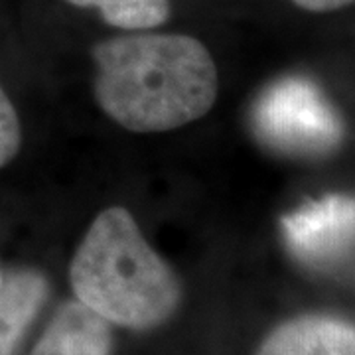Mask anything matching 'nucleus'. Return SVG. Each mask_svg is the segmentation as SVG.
Returning <instances> with one entry per match:
<instances>
[{
  "instance_id": "obj_1",
  "label": "nucleus",
  "mask_w": 355,
  "mask_h": 355,
  "mask_svg": "<svg viewBox=\"0 0 355 355\" xmlns=\"http://www.w3.org/2000/svg\"><path fill=\"white\" fill-rule=\"evenodd\" d=\"M95 99L132 132H166L209 113L219 76L209 50L186 34L137 32L93 48Z\"/></svg>"
},
{
  "instance_id": "obj_2",
  "label": "nucleus",
  "mask_w": 355,
  "mask_h": 355,
  "mask_svg": "<svg viewBox=\"0 0 355 355\" xmlns=\"http://www.w3.org/2000/svg\"><path fill=\"white\" fill-rule=\"evenodd\" d=\"M76 298L128 330H153L176 314L182 286L125 207H107L89 225L69 265Z\"/></svg>"
},
{
  "instance_id": "obj_3",
  "label": "nucleus",
  "mask_w": 355,
  "mask_h": 355,
  "mask_svg": "<svg viewBox=\"0 0 355 355\" xmlns=\"http://www.w3.org/2000/svg\"><path fill=\"white\" fill-rule=\"evenodd\" d=\"M263 139L280 150L320 154L342 137V125L316 85L306 79H282L263 93L254 109Z\"/></svg>"
},
{
  "instance_id": "obj_4",
  "label": "nucleus",
  "mask_w": 355,
  "mask_h": 355,
  "mask_svg": "<svg viewBox=\"0 0 355 355\" xmlns=\"http://www.w3.org/2000/svg\"><path fill=\"white\" fill-rule=\"evenodd\" d=\"M292 253L308 263H330L355 243V200L328 196L282 219Z\"/></svg>"
},
{
  "instance_id": "obj_5",
  "label": "nucleus",
  "mask_w": 355,
  "mask_h": 355,
  "mask_svg": "<svg viewBox=\"0 0 355 355\" xmlns=\"http://www.w3.org/2000/svg\"><path fill=\"white\" fill-rule=\"evenodd\" d=\"M111 347V324L79 300H71L55 310L32 355H109Z\"/></svg>"
},
{
  "instance_id": "obj_6",
  "label": "nucleus",
  "mask_w": 355,
  "mask_h": 355,
  "mask_svg": "<svg viewBox=\"0 0 355 355\" xmlns=\"http://www.w3.org/2000/svg\"><path fill=\"white\" fill-rule=\"evenodd\" d=\"M257 355H355V326L328 316L294 318L272 331Z\"/></svg>"
},
{
  "instance_id": "obj_7",
  "label": "nucleus",
  "mask_w": 355,
  "mask_h": 355,
  "mask_svg": "<svg viewBox=\"0 0 355 355\" xmlns=\"http://www.w3.org/2000/svg\"><path fill=\"white\" fill-rule=\"evenodd\" d=\"M48 298V280L38 270H12L0 288V355H16L26 331Z\"/></svg>"
},
{
  "instance_id": "obj_8",
  "label": "nucleus",
  "mask_w": 355,
  "mask_h": 355,
  "mask_svg": "<svg viewBox=\"0 0 355 355\" xmlns=\"http://www.w3.org/2000/svg\"><path fill=\"white\" fill-rule=\"evenodd\" d=\"M77 8H95L109 26L127 32H144L164 24L170 0H65Z\"/></svg>"
},
{
  "instance_id": "obj_9",
  "label": "nucleus",
  "mask_w": 355,
  "mask_h": 355,
  "mask_svg": "<svg viewBox=\"0 0 355 355\" xmlns=\"http://www.w3.org/2000/svg\"><path fill=\"white\" fill-rule=\"evenodd\" d=\"M22 144V128L20 119L8 99L6 91L0 85V168L12 162Z\"/></svg>"
},
{
  "instance_id": "obj_10",
  "label": "nucleus",
  "mask_w": 355,
  "mask_h": 355,
  "mask_svg": "<svg viewBox=\"0 0 355 355\" xmlns=\"http://www.w3.org/2000/svg\"><path fill=\"white\" fill-rule=\"evenodd\" d=\"M292 2H296L300 8L310 10V12H331V10L352 4L355 0H292Z\"/></svg>"
},
{
  "instance_id": "obj_11",
  "label": "nucleus",
  "mask_w": 355,
  "mask_h": 355,
  "mask_svg": "<svg viewBox=\"0 0 355 355\" xmlns=\"http://www.w3.org/2000/svg\"><path fill=\"white\" fill-rule=\"evenodd\" d=\"M2 282H4V272H2V268H0V288H2Z\"/></svg>"
}]
</instances>
